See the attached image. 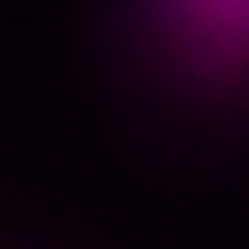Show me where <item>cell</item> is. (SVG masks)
I'll return each instance as SVG.
<instances>
[{"mask_svg": "<svg viewBox=\"0 0 249 249\" xmlns=\"http://www.w3.org/2000/svg\"><path fill=\"white\" fill-rule=\"evenodd\" d=\"M179 71L212 87L249 81V0H152Z\"/></svg>", "mask_w": 249, "mask_h": 249, "instance_id": "cell-1", "label": "cell"}]
</instances>
